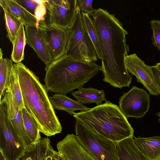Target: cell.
Returning <instances> with one entry per match:
<instances>
[{
	"label": "cell",
	"instance_id": "obj_1",
	"mask_svg": "<svg viewBox=\"0 0 160 160\" xmlns=\"http://www.w3.org/2000/svg\"><path fill=\"white\" fill-rule=\"evenodd\" d=\"M92 18L100 44L103 81L115 88L129 87L132 77L125 62L129 51L126 42L128 32L115 16L107 10L95 9Z\"/></svg>",
	"mask_w": 160,
	"mask_h": 160
},
{
	"label": "cell",
	"instance_id": "obj_2",
	"mask_svg": "<svg viewBox=\"0 0 160 160\" xmlns=\"http://www.w3.org/2000/svg\"><path fill=\"white\" fill-rule=\"evenodd\" d=\"M13 66L18 75L24 107L37 122L40 132L47 137L61 132L60 122L45 85L22 63Z\"/></svg>",
	"mask_w": 160,
	"mask_h": 160
},
{
	"label": "cell",
	"instance_id": "obj_3",
	"mask_svg": "<svg viewBox=\"0 0 160 160\" xmlns=\"http://www.w3.org/2000/svg\"><path fill=\"white\" fill-rule=\"evenodd\" d=\"M45 85L51 92L68 94L79 89L101 71L95 62L75 59L65 54L46 65Z\"/></svg>",
	"mask_w": 160,
	"mask_h": 160
},
{
	"label": "cell",
	"instance_id": "obj_4",
	"mask_svg": "<svg viewBox=\"0 0 160 160\" xmlns=\"http://www.w3.org/2000/svg\"><path fill=\"white\" fill-rule=\"evenodd\" d=\"M73 116L88 129L115 143L133 137L134 131L119 107L110 101Z\"/></svg>",
	"mask_w": 160,
	"mask_h": 160
},
{
	"label": "cell",
	"instance_id": "obj_5",
	"mask_svg": "<svg viewBox=\"0 0 160 160\" xmlns=\"http://www.w3.org/2000/svg\"><path fill=\"white\" fill-rule=\"evenodd\" d=\"M75 137L82 147L96 160H118L116 144L92 131L76 120Z\"/></svg>",
	"mask_w": 160,
	"mask_h": 160
},
{
	"label": "cell",
	"instance_id": "obj_6",
	"mask_svg": "<svg viewBox=\"0 0 160 160\" xmlns=\"http://www.w3.org/2000/svg\"><path fill=\"white\" fill-rule=\"evenodd\" d=\"M68 30V43L66 54L72 58L83 62L97 61L96 51L83 28L81 12L78 3L73 27Z\"/></svg>",
	"mask_w": 160,
	"mask_h": 160
},
{
	"label": "cell",
	"instance_id": "obj_7",
	"mask_svg": "<svg viewBox=\"0 0 160 160\" xmlns=\"http://www.w3.org/2000/svg\"><path fill=\"white\" fill-rule=\"evenodd\" d=\"M44 2L46 14L41 24L66 30L73 27L77 0H44Z\"/></svg>",
	"mask_w": 160,
	"mask_h": 160
},
{
	"label": "cell",
	"instance_id": "obj_8",
	"mask_svg": "<svg viewBox=\"0 0 160 160\" xmlns=\"http://www.w3.org/2000/svg\"><path fill=\"white\" fill-rule=\"evenodd\" d=\"M26 148L0 105V151L6 160H18Z\"/></svg>",
	"mask_w": 160,
	"mask_h": 160
},
{
	"label": "cell",
	"instance_id": "obj_9",
	"mask_svg": "<svg viewBox=\"0 0 160 160\" xmlns=\"http://www.w3.org/2000/svg\"><path fill=\"white\" fill-rule=\"evenodd\" d=\"M119 108L127 118H141L149 110L150 97L143 89L136 86L120 98Z\"/></svg>",
	"mask_w": 160,
	"mask_h": 160
},
{
	"label": "cell",
	"instance_id": "obj_10",
	"mask_svg": "<svg viewBox=\"0 0 160 160\" xmlns=\"http://www.w3.org/2000/svg\"><path fill=\"white\" fill-rule=\"evenodd\" d=\"M1 105L20 140L26 149L32 143L25 129L22 109L16 104L10 89L6 90L0 99Z\"/></svg>",
	"mask_w": 160,
	"mask_h": 160
},
{
	"label": "cell",
	"instance_id": "obj_11",
	"mask_svg": "<svg viewBox=\"0 0 160 160\" xmlns=\"http://www.w3.org/2000/svg\"><path fill=\"white\" fill-rule=\"evenodd\" d=\"M125 62L128 72L134 75L137 81L142 84L150 94L160 95L151 66L145 64L136 53L128 55L125 58Z\"/></svg>",
	"mask_w": 160,
	"mask_h": 160
},
{
	"label": "cell",
	"instance_id": "obj_12",
	"mask_svg": "<svg viewBox=\"0 0 160 160\" xmlns=\"http://www.w3.org/2000/svg\"><path fill=\"white\" fill-rule=\"evenodd\" d=\"M54 60L66 54L68 43V30L39 24Z\"/></svg>",
	"mask_w": 160,
	"mask_h": 160
},
{
	"label": "cell",
	"instance_id": "obj_13",
	"mask_svg": "<svg viewBox=\"0 0 160 160\" xmlns=\"http://www.w3.org/2000/svg\"><path fill=\"white\" fill-rule=\"evenodd\" d=\"M25 27L26 43L46 65L53 61L41 28L33 25H26Z\"/></svg>",
	"mask_w": 160,
	"mask_h": 160
},
{
	"label": "cell",
	"instance_id": "obj_14",
	"mask_svg": "<svg viewBox=\"0 0 160 160\" xmlns=\"http://www.w3.org/2000/svg\"><path fill=\"white\" fill-rule=\"evenodd\" d=\"M57 147L58 152L68 160H96L82 147L73 134L67 135L57 143Z\"/></svg>",
	"mask_w": 160,
	"mask_h": 160
},
{
	"label": "cell",
	"instance_id": "obj_15",
	"mask_svg": "<svg viewBox=\"0 0 160 160\" xmlns=\"http://www.w3.org/2000/svg\"><path fill=\"white\" fill-rule=\"evenodd\" d=\"M133 137L116 143L118 160H149L138 148Z\"/></svg>",
	"mask_w": 160,
	"mask_h": 160
},
{
	"label": "cell",
	"instance_id": "obj_16",
	"mask_svg": "<svg viewBox=\"0 0 160 160\" xmlns=\"http://www.w3.org/2000/svg\"><path fill=\"white\" fill-rule=\"evenodd\" d=\"M136 146L149 160H160V136L134 139Z\"/></svg>",
	"mask_w": 160,
	"mask_h": 160
},
{
	"label": "cell",
	"instance_id": "obj_17",
	"mask_svg": "<svg viewBox=\"0 0 160 160\" xmlns=\"http://www.w3.org/2000/svg\"><path fill=\"white\" fill-rule=\"evenodd\" d=\"M0 5L4 9L19 20L24 25H33L38 27L35 17L16 2L15 0H0Z\"/></svg>",
	"mask_w": 160,
	"mask_h": 160
},
{
	"label": "cell",
	"instance_id": "obj_18",
	"mask_svg": "<svg viewBox=\"0 0 160 160\" xmlns=\"http://www.w3.org/2000/svg\"><path fill=\"white\" fill-rule=\"evenodd\" d=\"M49 98L54 109L65 111L71 115L75 111H84L90 108L68 97L65 94H55L49 97Z\"/></svg>",
	"mask_w": 160,
	"mask_h": 160
},
{
	"label": "cell",
	"instance_id": "obj_19",
	"mask_svg": "<svg viewBox=\"0 0 160 160\" xmlns=\"http://www.w3.org/2000/svg\"><path fill=\"white\" fill-rule=\"evenodd\" d=\"M71 95L82 104L95 103L98 105L106 101L104 90L92 88L82 87L76 91H72Z\"/></svg>",
	"mask_w": 160,
	"mask_h": 160
},
{
	"label": "cell",
	"instance_id": "obj_20",
	"mask_svg": "<svg viewBox=\"0 0 160 160\" xmlns=\"http://www.w3.org/2000/svg\"><path fill=\"white\" fill-rule=\"evenodd\" d=\"M50 144L49 138H41L39 142L32 144L27 148L23 155L18 160H42Z\"/></svg>",
	"mask_w": 160,
	"mask_h": 160
},
{
	"label": "cell",
	"instance_id": "obj_21",
	"mask_svg": "<svg viewBox=\"0 0 160 160\" xmlns=\"http://www.w3.org/2000/svg\"><path fill=\"white\" fill-rule=\"evenodd\" d=\"M83 28L95 48L98 58L102 60V53L98 33L92 18L87 14L82 12Z\"/></svg>",
	"mask_w": 160,
	"mask_h": 160
},
{
	"label": "cell",
	"instance_id": "obj_22",
	"mask_svg": "<svg viewBox=\"0 0 160 160\" xmlns=\"http://www.w3.org/2000/svg\"><path fill=\"white\" fill-rule=\"evenodd\" d=\"M24 25L23 24L21 25L12 44L11 59L15 63L21 62L24 59V50L26 43Z\"/></svg>",
	"mask_w": 160,
	"mask_h": 160
},
{
	"label": "cell",
	"instance_id": "obj_23",
	"mask_svg": "<svg viewBox=\"0 0 160 160\" xmlns=\"http://www.w3.org/2000/svg\"><path fill=\"white\" fill-rule=\"evenodd\" d=\"M22 112L26 130L32 143H36L41 139L38 124L25 108L22 109Z\"/></svg>",
	"mask_w": 160,
	"mask_h": 160
},
{
	"label": "cell",
	"instance_id": "obj_24",
	"mask_svg": "<svg viewBox=\"0 0 160 160\" xmlns=\"http://www.w3.org/2000/svg\"><path fill=\"white\" fill-rule=\"evenodd\" d=\"M13 64L8 58L0 59V99L4 92L10 89V77Z\"/></svg>",
	"mask_w": 160,
	"mask_h": 160
},
{
	"label": "cell",
	"instance_id": "obj_25",
	"mask_svg": "<svg viewBox=\"0 0 160 160\" xmlns=\"http://www.w3.org/2000/svg\"><path fill=\"white\" fill-rule=\"evenodd\" d=\"M7 36L13 44L22 22L5 10L3 9Z\"/></svg>",
	"mask_w": 160,
	"mask_h": 160
},
{
	"label": "cell",
	"instance_id": "obj_26",
	"mask_svg": "<svg viewBox=\"0 0 160 160\" xmlns=\"http://www.w3.org/2000/svg\"><path fill=\"white\" fill-rule=\"evenodd\" d=\"M10 90L15 102L18 107L22 109L25 107L18 75L14 66L10 74Z\"/></svg>",
	"mask_w": 160,
	"mask_h": 160
},
{
	"label": "cell",
	"instance_id": "obj_27",
	"mask_svg": "<svg viewBox=\"0 0 160 160\" xmlns=\"http://www.w3.org/2000/svg\"><path fill=\"white\" fill-rule=\"evenodd\" d=\"M150 23L152 32V43L160 51V21L153 19Z\"/></svg>",
	"mask_w": 160,
	"mask_h": 160
},
{
	"label": "cell",
	"instance_id": "obj_28",
	"mask_svg": "<svg viewBox=\"0 0 160 160\" xmlns=\"http://www.w3.org/2000/svg\"><path fill=\"white\" fill-rule=\"evenodd\" d=\"M93 1L92 0H77L80 11L92 17L95 11L92 7Z\"/></svg>",
	"mask_w": 160,
	"mask_h": 160
},
{
	"label": "cell",
	"instance_id": "obj_29",
	"mask_svg": "<svg viewBox=\"0 0 160 160\" xmlns=\"http://www.w3.org/2000/svg\"><path fill=\"white\" fill-rule=\"evenodd\" d=\"M18 4L29 13L35 16V12L38 4L34 0H15Z\"/></svg>",
	"mask_w": 160,
	"mask_h": 160
},
{
	"label": "cell",
	"instance_id": "obj_30",
	"mask_svg": "<svg viewBox=\"0 0 160 160\" xmlns=\"http://www.w3.org/2000/svg\"><path fill=\"white\" fill-rule=\"evenodd\" d=\"M46 14V8L44 1L38 4L35 11V16L38 23L44 20Z\"/></svg>",
	"mask_w": 160,
	"mask_h": 160
},
{
	"label": "cell",
	"instance_id": "obj_31",
	"mask_svg": "<svg viewBox=\"0 0 160 160\" xmlns=\"http://www.w3.org/2000/svg\"><path fill=\"white\" fill-rule=\"evenodd\" d=\"M58 152L55 151L51 144L47 153L42 160H58Z\"/></svg>",
	"mask_w": 160,
	"mask_h": 160
},
{
	"label": "cell",
	"instance_id": "obj_32",
	"mask_svg": "<svg viewBox=\"0 0 160 160\" xmlns=\"http://www.w3.org/2000/svg\"><path fill=\"white\" fill-rule=\"evenodd\" d=\"M151 68L155 82L160 90V71L157 69L154 66H151Z\"/></svg>",
	"mask_w": 160,
	"mask_h": 160
},
{
	"label": "cell",
	"instance_id": "obj_33",
	"mask_svg": "<svg viewBox=\"0 0 160 160\" xmlns=\"http://www.w3.org/2000/svg\"><path fill=\"white\" fill-rule=\"evenodd\" d=\"M58 160H68L64 156L58 152Z\"/></svg>",
	"mask_w": 160,
	"mask_h": 160
},
{
	"label": "cell",
	"instance_id": "obj_34",
	"mask_svg": "<svg viewBox=\"0 0 160 160\" xmlns=\"http://www.w3.org/2000/svg\"><path fill=\"white\" fill-rule=\"evenodd\" d=\"M154 66L157 69L160 71V62L156 63V65Z\"/></svg>",
	"mask_w": 160,
	"mask_h": 160
},
{
	"label": "cell",
	"instance_id": "obj_35",
	"mask_svg": "<svg viewBox=\"0 0 160 160\" xmlns=\"http://www.w3.org/2000/svg\"><path fill=\"white\" fill-rule=\"evenodd\" d=\"M156 115L159 117V119H158V121L159 122H160V111L157 112Z\"/></svg>",
	"mask_w": 160,
	"mask_h": 160
},
{
	"label": "cell",
	"instance_id": "obj_36",
	"mask_svg": "<svg viewBox=\"0 0 160 160\" xmlns=\"http://www.w3.org/2000/svg\"><path fill=\"white\" fill-rule=\"evenodd\" d=\"M2 55H3L2 52V49L1 48H0V58H2Z\"/></svg>",
	"mask_w": 160,
	"mask_h": 160
}]
</instances>
